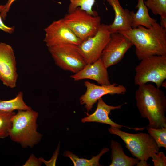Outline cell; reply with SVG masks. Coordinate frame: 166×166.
Listing matches in <instances>:
<instances>
[{
    "mask_svg": "<svg viewBox=\"0 0 166 166\" xmlns=\"http://www.w3.org/2000/svg\"><path fill=\"white\" fill-rule=\"evenodd\" d=\"M118 32L135 46L136 55L140 61L152 56L166 55V29L157 22L150 28L140 26Z\"/></svg>",
    "mask_w": 166,
    "mask_h": 166,
    "instance_id": "cell-1",
    "label": "cell"
},
{
    "mask_svg": "<svg viewBox=\"0 0 166 166\" xmlns=\"http://www.w3.org/2000/svg\"><path fill=\"white\" fill-rule=\"evenodd\" d=\"M135 96L141 116L149 121L148 126L155 128L166 127V98L164 92L146 83L138 86Z\"/></svg>",
    "mask_w": 166,
    "mask_h": 166,
    "instance_id": "cell-2",
    "label": "cell"
},
{
    "mask_svg": "<svg viewBox=\"0 0 166 166\" xmlns=\"http://www.w3.org/2000/svg\"><path fill=\"white\" fill-rule=\"evenodd\" d=\"M38 113L31 109L18 110L12 120L9 136L23 148L32 147L41 140L42 135L37 131Z\"/></svg>",
    "mask_w": 166,
    "mask_h": 166,
    "instance_id": "cell-3",
    "label": "cell"
},
{
    "mask_svg": "<svg viewBox=\"0 0 166 166\" xmlns=\"http://www.w3.org/2000/svg\"><path fill=\"white\" fill-rule=\"evenodd\" d=\"M109 131L110 133L121 138L132 156L138 160L147 161L160 151L154 140L149 134L128 133L111 126Z\"/></svg>",
    "mask_w": 166,
    "mask_h": 166,
    "instance_id": "cell-4",
    "label": "cell"
},
{
    "mask_svg": "<svg viewBox=\"0 0 166 166\" xmlns=\"http://www.w3.org/2000/svg\"><path fill=\"white\" fill-rule=\"evenodd\" d=\"M140 61L135 68V84L138 86L152 82L160 88L166 79V55L152 56Z\"/></svg>",
    "mask_w": 166,
    "mask_h": 166,
    "instance_id": "cell-5",
    "label": "cell"
},
{
    "mask_svg": "<svg viewBox=\"0 0 166 166\" xmlns=\"http://www.w3.org/2000/svg\"><path fill=\"white\" fill-rule=\"evenodd\" d=\"M65 25L81 41L95 35L101 23V18L78 7L62 18Z\"/></svg>",
    "mask_w": 166,
    "mask_h": 166,
    "instance_id": "cell-6",
    "label": "cell"
},
{
    "mask_svg": "<svg viewBox=\"0 0 166 166\" xmlns=\"http://www.w3.org/2000/svg\"><path fill=\"white\" fill-rule=\"evenodd\" d=\"M48 48L55 64L65 71L75 73L87 64L78 45L60 43L50 46Z\"/></svg>",
    "mask_w": 166,
    "mask_h": 166,
    "instance_id": "cell-7",
    "label": "cell"
},
{
    "mask_svg": "<svg viewBox=\"0 0 166 166\" xmlns=\"http://www.w3.org/2000/svg\"><path fill=\"white\" fill-rule=\"evenodd\" d=\"M111 34L109 25L101 24L95 35L82 41L78 45L87 64L92 63L101 57Z\"/></svg>",
    "mask_w": 166,
    "mask_h": 166,
    "instance_id": "cell-8",
    "label": "cell"
},
{
    "mask_svg": "<svg viewBox=\"0 0 166 166\" xmlns=\"http://www.w3.org/2000/svg\"><path fill=\"white\" fill-rule=\"evenodd\" d=\"M133 45L130 41L121 34L118 32L111 34L101 57L106 67L108 68L120 62Z\"/></svg>",
    "mask_w": 166,
    "mask_h": 166,
    "instance_id": "cell-9",
    "label": "cell"
},
{
    "mask_svg": "<svg viewBox=\"0 0 166 166\" xmlns=\"http://www.w3.org/2000/svg\"><path fill=\"white\" fill-rule=\"evenodd\" d=\"M18 78L14 50L10 45L0 42V80L5 86L14 88Z\"/></svg>",
    "mask_w": 166,
    "mask_h": 166,
    "instance_id": "cell-10",
    "label": "cell"
},
{
    "mask_svg": "<svg viewBox=\"0 0 166 166\" xmlns=\"http://www.w3.org/2000/svg\"><path fill=\"white\" fill-rule=\"evenodd\" d=\"M84 85L86 88L85 93L80 98V103L84 105L87 113L92 110L93 105L99 99L107 94H124L127 91L122 85L115 83L109 85H98L85 81Z\"/></svg>",
    "mask_w": 166,
    "mask_h": 166,
    "instance_id": "cell-11",
    "label": "cell"
},
{
    "mask_svg": "<svg viewBox=\"0 0 166 166\" xmlns=\"http://www.w3.org/2000/svg\"><path fill=\"white\" fill-rule=\"evenodd\" d=\"M44 41L46 46L60 43H70L79 45L81 41L65 25L62 19L53 21L44 29Z\"/></svg>",
    "mask_w": 166,
    "mask_h": 166,
    "instance_id": "cell-12",
    "label": "cell"
},
{
    "mask_svg": "<svg viewBox=\"0 0 166 166\" xmlns=\"http://www.w3.org/2000/svg\"><path fill=\"white\" fill-rule=\"evenodd\" d=\"M107 69L100 57L92 63L87 64L82 69L70 77L74 81L89 79L96 81L101 85H109L111 84Z\"/></svg>",
    "mask_w": 166,
    "mask_h": 166,
    "instance_id": "cell-13",
    "label": "cell"
},
{
    "mask_svg": "<svg viewBox=\"0 0 166 166\" xmlns=\"http://www.w3.org/2000/svg\"><path fill=\"white\" fill-rule=\"evenodd\" d=\"M112 7L115 13L114 19L112 24L109 25L111 34L120 30L131 29L132 18L130 11L124 9L121 5L119 0H106Z\"/></svg>",
    "mask_w": 166,
    "mask_h": 166,
    "instance_id": "cell-14",
    "label": "cell"
},
{
    "mask_svg": "<svg viewBox=\"0 0 166 166\" xmlns=\"http://www.w3.org/2000/svg\"><path fill=\"white\" fill-rule=\"evenodd\" d=\"M122 105H109L106 104L101 97L98 100L97 109L95 112L90 115L87 114V116L81 119V122L83 123L95 122L107 124L119 128L124 127L129 129H134L117 124L109 117V115L111 111L120 109Z\"/></svg>",
    "mask_w": 166,
    "mask_h": 166,
    "instance_id": "cell-15",
    "label": "cell"
},
{
    "mask_svg": "<svg viewBox=\"0 0 166 166\" xmlns=\"http://www.w3.org/2000/svg\"><path fill=\"white\" fill-rule=\"evenodd\" d=\"M137 2L136 12L130 11L132 28H136L140 26L148 28L151 27L157 22V20L149 15L148 9L145 4L144 0H137Z\"/></svg>",
    "mask_w": 166,
    "mask_h": 166,
    "instance_id": "cell-16",
    "label": "cell"
},
{
    "mask_svg": "<svg viewBox=\"0 0 166 166\" xmlns=\"http://www.w3.org/2000/svg\"><path fill=\"white\" fill-rule=\"evenodd\" d=\"M110 147L112 162L110 166H133L138 162L137 159L127 156L119 142L112 140Z\"/></svg>",
    "mask_w": 166,
    "mask_h": 166,
    "instance_id": "cell-17",
    "label": "cell"
},
{
    "mask_svg": "<svg viewBox=\"0 0 166 166\" xmlns=\"http://www.w3.org/2000/svg\"><path fill=\"white\" fill-rule=\"evenodd\" d=\"M23 99L22 91L19 92L14 98L9 100H0V110L6 111H13L15 110H27L31 109Z\"/></svg>",
    "mask_w": 166,
    "mask_h": 166,
    "instance_id": "cell-18",
    "label": "cell"
},
{
    "mask_svg": "<svg viewBox=\"0 0 166 166\" xmlns=\"http://www.w3.org/2000/svg\"><path fill=\"white\" fill-rule=\"evenodd\" d=\"M109 150V148L105 147L99 154L96 156H93L90 160L79 158L77 156L68 151L64 152V156L69 158L75 166H101L99 163L100 158Z\"/></svg>",
    "mask_w": 166,
    "mask_h": 166,
    "instance_id": "cell-19",
    "label": "cell"
},
{
    "mask_svg": "<svg viewBox=\"0 0 166 166\" xmlns=\"http://www.w3.org/2000/svg\"><path fill=\"white\" fill-rule=\"evenodd\" d=\"M144 4L155 15L160 16V25L166 29V0H146Z\"/></svg>",
    "mask_w": 166,
    "mask_h": 166,
    "instance_id": "cell-20",
    "label": "cell"
},
{
    "mask_svg": "<svg viewBox=\"0 0 166 166\" xmlns=\"http://www.w3.org/2000/svg\"><path fill=\"white\" fill-rule=\"evenodd\" d=\"M16 113L0 110V138L9 136L12 128V120Z\"/></svg>",
    "mask_w": 166,
    "mask_h": 166,
    "instance_id": "cell-21",
    "label": "cell"
},
{
    "mask_svg": "<svg viewBox=\"0 0 166 166\" xmlns=\"http://www.w3.org/2000/svg\"><path fill=\"white\" fill-rule=\"evenodd\" d=\"M70 3L68 8V13H70L77 8L79 7L89 14L94 15H98L97 12L92 10L95 0H69Z\"/></svg>",
    "mask_w": 166,
    "mask_h": 166,
    "instance_id": "cell-22",
    "label": "cell"
},
{
    "mask_svg": "<svg viewBox=\"0 0 166 166\" xmlns=\"http://www.w3.org/2000/svg\"><path fill=\"white\" fill-rule=\"evenodd\" d=\"M148 134L154 139L158 147L166 148V127L155 128L148 126Z\"/></svg>",
    "mask_w": 166,
    "mask_h": 166,
    "instance_id": "cell-23",
    "label": "cell"
},
{
    "mask_svg": "<svg viewBox=\"0 0 166 166\" xmlns=\"http://www.w3.org/2000/svg\"><path fill=\"white\" fill-rule=\"evenodd\" d=\"M154 166H166V157L162 152L155 154L151 157Z\"/></svg>",
    "mask_w": 166,
    "mask_h": 166,
    "instance_id": "cell-24",
    "label": "cell"
},
{
    "mask_svg": "<svg viewBox=\"0 0 166 166\" xmlns=\"http://www.w3.org/2000/svg\"><path fill=\"white\" fill-rule=\"evenodd\" d=\"M3 8V5H0V13ZM0 30L3 31L11 34L14 30V26L9 27L6 25L2 21V18L0 15Z\"/></svg>",
    "mask_w": 166,
    "mask_h": 166,
    "instance_id": "cell-25",
    "label": "cell"
},
{
    "mask_svg": "<svg viewBox=\"0 0 166 166\" xmlns=\"http://www.w3.org/2000/svg\"><path fill=\"white\" fill-rule=\"evenodd\" d=\"M42 162L40 159L36 158L34 155H31L23 166H41Z\"/></svg>",
    "mask_w": 166,
    "mask_h": 166,
    "instance_id": "cell-26",
    "label": "cell"
},
{
    "mask_svg": "<svg viewBox=\"0 0 166 166\" xmlns=\"http://www.w3.org/2000/svg\"><path fill=\"white\" fill-rule=\"evenodd\" d=\"M16 0H8L6 3L3 5V9L0 13V15L2 18L5 19L7 16L10 7L12 3Z\"/></svg>",
    "mask_w": 166,
    "mask_h": 166,
    "instance_id": "cell-27",
    "label": "cell"
},
{
    "mask_svg": "<svg viewBox=\"0 0 166 166\" xmlns=\"http://www.w3.org/2000/svg\"><path fill=\"white\" fill-rule=\"evenodd\" d=\"M140 162H138L136 164V165L137 166H150V165L149 164H148L147 162V161L143 160H140Z\"/></svg>",
    "mask_w": 166,
    "mask_h": 166,
    "instance_id": "cell-28",
    "label": "cell"
}]
</instances>
